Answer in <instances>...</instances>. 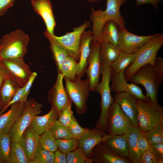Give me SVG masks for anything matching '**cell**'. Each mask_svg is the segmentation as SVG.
Returning a JSON list of instances; mask_svg holds the SVG:
<instances>
[{"mask_svg": "<svg viewBox=\"0 0 163 163\" xmlns=\"http://www.w3.org/2000/svg\"><path fill=\"white\" fill-rule=\"evenodd\" d=\"M127 0H106V8L104 11H95L91 8L90 15V21L92 23V27L93 39L101 43L103 27L108 21H112L118 26L125 27V22L120 12V6Z\"/></svg>", "mask_w": 163, "mask_h": 163, "instance_id": "1", "label": "cell"}, {"mask_svg": "<svg viewBox=\"0 0 163 163\" xmlns=\"http://www.w3.org/2000/svg\"><path fill=\"white\" fill-rule=\"evenodd\" d=\"M29 36L17 29L4 35L0 40V61L18 58L23 59L27 52Z\"/></svg>", "mask_w": 163, "mask_h": 163, "instance_id": "2", "label": "cell"}, {"mask_svg": "<svg viewBox=\"0 0 163 163\" xmlns=\"http://www.w3.org/2000/svg\"><path fill=\"white\" fill-rule=\"evenodd\" d=\"M163 44V33L155 34L151 39L140 49V51L133 62L124 70L126 80L129 81L134 73L146 64L154 65L157 53Z\"/></svg>", "mask_w": 163, "mask_h": 163, "instance_id": "3", "label": "cell"}, {"mask_svg": "<svg viewBox=\"0 0 163 163\" xmlns=\"http://www.w3.org/2000/svg\"><path fill=\"white\" fill-rule=\"evenodd\" d=\"M138 127L145 132L163 123V107L158 102L137 99Z\"/></svg>", "mask_w": 163, "mask_h": 163, "instance_id": "4", "label": "cell"}, {"mask_svg": "<svg viewBox=\"0 0 163 163\" xmlns=\"http://www.w3.org/2000/svg\"><path fill=\"white\" fill-rule=\"evenodd\" d=\"M134 84L143 85L146 91L145 97L153 102L158 101V89L162 83L155 70L154 66L146 64L139 69L129 81Z\"/></svg>", "mask_w": 163, "mask_h": 163, "instance_id": "5", "label": "cell"}, {"mask_svg": "<svg viewBox=\"0 0 163 163\" xmlns=\"http://www.w3.org/2000/svg\"><path fill=\"white\" fill-rule=\"evenodd\" d=\"M101 72L102 76L101 82L97 85L94 89V91L98 93L101 97V113L95 127L106 132L107 113L109 107L114 101L111 95L110 87V67H101Z\"/></svg>", "mask_w": 163, "mask_h": 163, "instance_id": "6", "label": "cell"}, {"mask_svg": "<svg viewBox=\"0 0 163 163\" xmlns=\"http://www.w3.org/2000/svg\"><path fill=\"white\" fill-rule=\"evenodd\" d=\"M65 81V89L69 98L76 107L78 114L85 113L87 110V102L90 91L89 80L78 79L73 80L64 78Z\"/></svg>", "mask_w": 163, "mask_h": 163, "instance_id": "7", "label": "cell"}, {"mask_svg": "<svg viewBox=\"0 0 163 163\" xmlns=\"http://www.w3.org/2000/svg\"><path fill=\"white\" fill-rule=\"evenodd\" d=\"M42 106V104L33 98L25 102L22 113L9 132L12 140L20 141L23 133L30 126L34 118L41 113Z\"/></svg>", "mask_w": 163, "mask_h": 163, "instance_id": "8", "label": "cell"}, {"mask_svg": "<svg viewBox=\"0 0 163 163\" xmlns=\"http://www.w3.org/2000/svg\"><path fill=\"white\" fill-rule=\"evenodd\" d=\"M132 126L131 120L114 101L109 107L106 118V133L108 137L124 134Z\"/></svg>", "mask_w": 163, "mask_h": 163, "instance_id": "9", "label": "cell"}, {"mask_svg": "<svg viewBox=\"0 0 163 163\" xmlns=\"http://www.w3.org/2000/svg\"><path fill=\"white\" fill-rule=\"evenodd\" d=\"M91 21H85L80 26L73 28L72 32L57 36L54 35L57 43L66 50L69 55L78 61L80 40L83 32L91 26Z\"/></svg>", "mask_w": 163, "mask_h": 163, "instance_id": "10", "label": "cell"}, {"mask_svg": "<svg viewBox=\"0 0 163 163\" xmlns=\"http://www.w3.org/2000/svg\"><path fill=\"white\" fill-rule=\"evenodd\" d=\"M101 42L93 38L91 43V50L88 59V66L85 71L89 80L90 91H94L97 85L99 82L101 64L100 53Z\"/></svg>", "mask_w": 163, "mask_h": 163, "instance_id": "11", "label": "cell"}, {"mask_svg": "<svg viewBox=\"0 0 163 163\" xmlns=\"http://www.w3.org/2000/svg\"><path fill=\"white\" fill-rule=\"evenodd\" d=\"M119 49L121 52L132 53L138 51L150 40L154 35L139 36L128 31L125 27L118 26Z\"/></svg>", "mask_w": 163, "mask_h": 163, "instance_id": "12", "label": "cell"}, {"mask_svg": "<svg viewBox=\"0 0 163 163\" xmlns=\"http://www.w3.org/2000/svg\"><path fill=\"white\" fill-rule=\"evenodd\" d=\"M0 61L13 79L21 87L24 86L33 72L23 59H11Z\"/></svg>", "mask_w": 163, "mask_h": 163, "instance_id": "13", "label": "cell"}, {"mask_svg": "<svg viewBox=\"0 0 163 163\" xmlns=\"http://www.w3.org/2000/svg\"><path fill=\"white\" fill-rule=\"evenodd\" d=\"M111 84L110 87L111 92L116 93L126 92L131 94L137 99L150 100L146 97L141 89L136 85L129 84L125 78L124 70L118 73L111 71L110 75Z\"/></svg>", "mask_w": 163, "mask_h": 163, "instance_id": "14", "label": "cell"}, {"mask_svg": "<svg viewBox=\"0 0 163 163\" xmlns=\"http://www.w3.org/2000/svg\"><path fill=\"white\" fill-rule=\"evenodd\" d=\"M108 137L106 132L95 127L87 129L84 134L77 140V148L82 151L88 158L91 156L94 148Z\"/></svg>", "mask_w": 163, "mask_h": 163, "instance_id": "15", "label": "cell"}, {"mask_svg": "<svg viewBox=\"0 0 163 163\" xmlns=\"http://www.w3.org/2000/svg\"><path fill=\"white\" fill-rule=\"evenodd\" d=\"M63 79V75L58 72L56 82L48 93V99L52 107H55L59 114L62 110L71 101L64 87Z\"/></svg>", "mask_w": 163, "mask_h": 163, "instance_id": "16", "label": "cell"}, {"mask_svg": "<svg viewBox=\"0 0 163 163\" xmlns=\"http://www.w3.org/2000/svg\"><path fill=\"white\" fill-rule=\"evenodd\" d=\"M113 97L114 101L131 120L133 125L138 127L137 99L131 94L123 92L116 93Z\"/></svg>", "mask_w": 163, "mask_h": 163, "instance_id": "17", "label": "cell"}, {"mask_svg": "<svg viewBox=\"0 0 163 163\" xmlns=\"http://www.w3.org/2000/svg\"><path fill=\"white\" fill-rule=\"evenodd\" d=\"M32 6L36 13L40 16L45 24L46 30L54 35L56 22L53 8L50 0H31Z\"/></svg>", "mask_w": 163, "mask_h": 163, "instance_id": "18", "label": "cell"}, {"mask_svg": "<svg viewBox=\"0 0 163 163\" xmlns=\"http://www.w3.org/2000/svg\"><path fill=\"white\" fill-rule=\"evenodd\" d=\"M92 38L93 34L91 30H85L82 35L80 44L79 58L78 62V69L76 76L78 79H81L85 73Z\"/></svg>", "mask_w": 163, "mask_h": 163, "instance_id": "19", "label": "cell"}, {"mask_svg": "<svg viewBox=\"0 0 163 163\" xmlns=\"http://www.w3.org/2000/svg\"><path fill=\"white\" fill-rule=\"evenodd\" d=\"M25 102L19 101L11 105L7 112L0 116V135L9 133L23 113Z\"/></svg>", "mask_w": 163, "mask_h": 163, "instance_id": "20", "label": "cell"}, {"mask_svg": "<svg viewBox=\"0 0 163 163\" xmlns=\"http://www.w3.org/2000/svg\"><path fill=\"white\" fill-rule=\"evenodd\" d=\"M93 161L99 163H130L128 158H123L116 155L106 145L100 143L93 149L91 156Z\"/></svg>", "mask_w": 163, "mask_h": 163, "instance_id": "21", "label": "cell"}, {"mask_svg": "<svg viewBox=\"0 0 163 163\" xmlns=\"http://www.w3.org/2000/svg\"><path fill=\"white\" fill-rule=\"evenodd\" d=\"M40 135L29 126L24 132L19 141L30 163L33 161L39 145Z\"/></svg>", "mask_w": 163, "mask_h": 163, "instance_id": "22", "label": "cell"}, {"mask_svg": "<svg viewBox=\"0 0 163 163\" xmlns=\"http://www.w3.org/2000/svg\"><path fill=\"white\" fill-rule=\"evenodd\" d=\"M59 113L54 107H52L46 114L36 116L29 126L35 132L40 135L50 129L59 117Z\"/></svg>", "mask_w": 163, "mask_h": 163, "instance_id": "23", "label": "cell"}, {"mask_svg": "<svg viewBox=\"0 0 163 163\" xmlns=\"http://www.w3.org/2000/svg\"><path fill=\"white\" fill-rule=\"evenodd\" d=\"M101 143L106 145L119 157L129 159L128 147L125 133L108 137Z\"/></svg>", "mask_w": 163, "mask_h": 163, "instance_id": "24", "label": "cell"}, {"mask_svg": "<svg viewBox=\"0 0 163 163\" xmlns=\"http://www.w3.org/2000/svg\"><path fill=\"white\" fill-rule=\"evenodd\" d=\"M140 130L138 127L132 126L125 133L128 147L129 159L132 163H139L137 140Z\"/></svg>", "mask_w": 163, "mask_h": 163, "instance_id": "25", "label": "cell"}, {"mask_svg": "<svg viewBox=\"0 0 163 163\" xmlns=\"http://www.w3.org/2000/svg\"><path fill=\"white\" fill-rule=\"evenodd\" d=\"M120 52L119 48L109 43L101 42L100 53L101 67H110Z\"/></svg>", "mask_w": 163, "mask_h": 163, "instance_id": "26", "label": "cell"}, {"mask_svg": "<svg viewBox=\"0 0 163 163\" xmlns=\"http://www.w3.org/2000/svg\"><path fill=\"white\" fill-rule=\"evenodd\" d=\"M44 35L50 42V49L56 64L58 72H60L63 62L69 55L65 49L55 40L54 35L50 34L46 30L44 32Z\"/></svg>", "mask_w": 163, "mask_h": 163, "instance_id": "27", "label": "cell"}, {"mask_svg": "<svg viewBox=\"0 0 163 163\" xmlns=\"http://www.w3.org/2000/svg\"><path fill=\"white\" fill-rule=\"evenodd\" d=\"M21 87L10 76L5 80L0 88V102L3 108L10 101Z\"/></svg>", "mask_w": 163, "mask_h": 163, "instance_id": "28", "label": "cell"}, {"mask_svg": "<svg viewBox=\"0 0 163 163\" xmlns=\"http://www.w3.org/2000/svg\"><path fill=\"white\" fill-rule=\"evenodd\" d=\"M119 40L118 24L112 21H108L105 24L102 29L101 42L104 41L109 43L119 49Z\"/></svg>", "mask_w": 163, "mask_h": 163, "instance_id": "29", "label": "cell"}, {"mask_svg": "<svg viewBox=\"0 0 163 163\" xmlns=\"http://www.w3.org/2000/svg\"><path fill=\"white\" fill-rule=\"evenodd\" d=\"M140 49L137 52L132 53L121 51L117 58L110 66L111 71L118 73L125 70L134 61L140 52Z\"/></svg>", "mask_w": 163, "mask_h": 163, "instance_id": "30", "label": "cell"}, {"mask_svg": "<svg viewBox=\"0 0 163 163\" xmlns=\"http://www.w3.org/2000/svg\"><path fill=\"white\" fill-rule=\"evenodd\" d=\"M78 69V62L73 58L69 56L63 62L60 72L63 78L73 80L76 78Z\"/></svg>", "mask_w": 163, "mask_h": 163, "instance_id": "31", "label": "cell"}, {"mask_svg": "<svg viewBox=\"0 0 163 163\" xmlns=\"http://www.w3.org/2000/svg\"><path fill=\"white\" fill-rule=\"evenodd\" d=\"M10 163H29L30 161L20 142L11 140Z\"/></svg>", "mask_w": 163, "mask_h": 163, "instance_id": "32", "label": "cell"}, {"mask_svg": "<svg viewBox=\"0 0 163 163\" xmlns=\"http://www.w3.org/2000/svg\"><path fill=\"white\" fill-rule=\"evenodd\" d=\"M11 139L9 133L0 135V161L10 163Z\"/></svg>", "mask_w": 163, "mask_h": 163, "instance_id": "33", "label": "cell"}, {"mask_svg": "<svg viewBox=\"0 0 163 163\" xmlns=\"http://www.w3.org/2000/svg\"><path fill=\"white\" fill-rule=\"evenodd\" d=\"M40 136L39 145L43 148L55 152L57 150L56 139L51 131L48 130Z\"/></svg>", "mask_w": 163, "mask_h": 163, "instance_id": "34", "label": "cell"}, {"mask_svg": "<svg viewBox=\"0 0 163 163\" xmlns=\"http://www.w3.org/2000/svg\"><path fill=\"white\" fill-rule=\"evenodd\" d=\"M49 130L56 139H69L72 138V135L68 128L56 120Z\"/></svg>", "mask_w": 163, "mask_h": 163, "instance_id": "35", "label": "cell"}, {"mask_svg": "<svg viewBox=\"0 0 163 163\" xmlns=\"http://www.w3.org/2000/svg\"><path fill=\"white\" fill-rule=\"evenodd\" d=\"M54 152L50 151L39 146L36 152L33 163H54Z\"/></svg>", "mask_w": 163, "mask_h": 163, "instance_id": "36", "label": "cell"}, {"mask_svg": "<svg viewBox=\"0 0 163 163\" xmlns=\"http://www.w3.org/2000/svg\"><path fill=\"white\" fill-rule=\"evenodd\" d=\"M151 145L163 142V123H161L145 133Z\"/></svg>", "mask_w": 163, "mask_h": 163, "instance_id": "37", "label": "cell"}, {"mask_svg": "<svg viewBox=\"0 0 163 163\" xmlns=\"http://www.w3.org/2000/svg\"><path fill=\"white\" fill-rule=\"evenodd\" d=\"M67 163H92V159H89L80 149H76L66 154Z\"/></svg>", "mask_w": 163, "mask_h": 163, "instance_id": "38", "label": "cell"}, {"mask_svg": "<svg viewBox=\"0 0 163 163\" xmlns=\"http://www.w3.org/2000/svg\"><path fill=\"white\" fill-rule=\"evenodd\" d=\"M56 143L57 149L66 154L77 148V140L74 138L56 139Z\"/></svg>", "mask_w": 163, "mask_h": 163, "instance_id": "39", "label": "cell"}, {"mask_svg": "<svg viewBox=\"0 0 163 163\" xmlns=\"http://www.w3.org/2000/svg\"><path fill=\"white\" fill-rule=\"evenodd\" d=\"M72 102L70 101L60 111L59 114L58 120L64 126L68 128L72 117L73 115L72 110Z\"/></svg>", "mask_w": 163, "mask_h": 163, "instance_id": "40", "label": "cell"}, {"mask_svg": "<svg viewBox=\"0 0 163 163\" xmlns=\"http://www.w3.org/2000/svg\"><path fill=\"white\" fill-rule=\"evenodd\" d=\"M68 128L72 135V138L77 140L84 134L87 129L81 127L73 115Z\"/></svg>", "mask_w": 163, "mask_h": 163, "instance_id": "41", "label": "cell"}, {"mask_svg": "<svg viewBox=\"0 0 163 163\" xmlns=\"http://www.w3.org/2000/svg\"><path fill=\"white\" fill-rule=\"evenodd\" d=\"M138 152L139 155L150 149L151 145L148 140L144 132L140 131L137 140Z\"/></svg>", "mask_w": 163, "mask_h": 163, "instance_id": "42", "label": "cell"}, {"mask_svg": "<svg viewBox=\"0 0 163 163\" xmlns=\"http://www.w3.org/2000/svg\"><path fill=\"white\" fill-rule=\"evenodd\" d=\"M139 163H158L157 159L151 148L139 155Z\"/></svg>", "mask_w": 163, "mask_h": 163, "instance_id": "43", "label": "cell"}, {"mask_svg": "<svg viewBox=\"0 0 163 163\" xmlns=\"http://www.w3.org/2000/svg\"><path fill=\"white\" fill-rule=\"evenodd\" d=\"M25 86L20 88L15 94L10 101L0 111V116L12 104L20 101L22 98L24 91Z\"/></svg>", "mask_w": 163, "mask_h": 163, "instance_id": "44", "label": "cell"}, {"mask_svg": "<svg viewBox=\"0 0 163 163\" xmlns=\"http://www.w3.org/2000/svg\"><path fill=\"white\" fill-rule=\"evenodd\" d=\"M35 72H33L28 81L25 85L24 91L22 98L20 101L25 102L27 100V97L30 92V88L37 76Z\"/></svg>", "mask_w": 163, "mask_h": 163, "instance_id": "45", "label": "cell"}, {"mask_svg": "<svg viewBox=\"0 0 163 163\" xmlns=\"http://www.w3.org/2000/svg\"><path fill=\"white\" fill-rule=\"evenodd\" d=\"M151 148L157 159L158 163L163 162V142L156 143L151 145Z\"/></svg>", "mask_w": 163, "mask_h": 163, "instance_id": "46", "label": "cell"}, {"mask_svg": "<svg viewBox=\"0 0 163 163\" xmlns=\"http://www.w3.org/2000/svg\"><path fill=\"white\" fill-rule=\"evenodd\" d=\"M155 72L160 81L163 82V59L156 57L153 65Z\"/></svg>", "mask_w": 163, "mask_h": 163, "instance_id": "47", "label": "cell"}, {"mask_svg": "<svg viewBox=\"0 0 163 163\" xmlns=\"http://www.w3.org/2000/svg\"><path fill=\"white\" fill-rule=\"evenodd\" d=\"M15 0H0V17L3 16L12 7Z\"/></svg>", "mask_w": 163, "mask_h": 163, "instance_id": "48", "label": "cell"}, {"mask_svg": "<svg viewBox=\"0 0 163 163\" xmlns=\"http://www.w3.org/2000/svg\"><path fill=\"white\" fill-rule=\"evenodd\" d=\"M54 163H67L66 154L57 150L54 152Z\"/></svg>", "mask_w": 163, "mask_h": 163, "instance_id": "49", "label": "cell"}, {"mask_svg": "<svg viewBox=\"0 0 163 163\" xmlns=\"http://www.w3.org/2000/svg\"><path fill=\"white\" fill-rule=\"evenodd\" d=\"M10 76L8 72L0 61V88L5 80Z\"/></svg>", "mask_w": 163, "mask_h": 163, "instance_id": "50", "label": "cell"}, {"mask_svg": "<svg viewBox=\"0 0 163 163\" xmlns=\"http://www.w3.org/2000/svg\"><path fill=\"white\" fill-rule=\"evenodd\" d=\"M163 0H136V5L138 6L142 5L149 4L157 8L158 4Z\"/></svg>", "mask_w": 163, "mask_h": 163, "instance_id": "51", "label": "cell"}, {"mask_svg": "<svg viewBox=\"0 0 163 163\" xmlns=\"http://www.w3.org/2000/svg\"><path fill=\"white\" fill-rule=\"evenodd\" d=\"M88 0L90 2H94L97 1H98L99 0Z\"/></svg>", "mask_w": 163, "mask_h": 163, "instance_id": "52", "label": "cell"}, {"mask_svg": "<svg viewBox=\"0 0 163 163\" xmlns=\"http://www.w3.org/2000/svg\"><path fill=\"white\" fill-rule=\"evenodd\" d=\"M1 103H0V109H1Z\"/></svg>", "mask_w": 163, "mask_h": 163, "instance_id": "53", "label": "cell"}]
</instances>
